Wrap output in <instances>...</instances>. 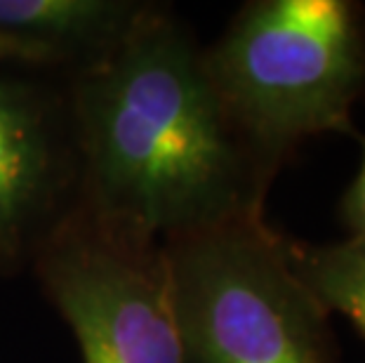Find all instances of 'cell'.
Instances as JSON below:
<instances>
[{"label":"cell","instance_id":"6","mask_svg":"<svg viewBox=\"0 0 365 363\" xmlns=\"http://www.w3.org/2000/svg\"><path fill=\"white\" fill-rule=\"evenodd\" d=\"M144 5L128 0H0V64L88 66Z\"/></svg>","mask_w":365,"mask_h":363},{"label":"cell","instance_id":"7","mask_svg":"<svg viewBox=\"0 0 365 363\" xmlns=\"http://www.w3.org/2000/svg\"><path fill=\"white\" fill-rule=\"evenodd\" d=\"M294 274L325 314H341L365 337V241L304 245L287 241Z\"/></svg>","mask_w":365,"mask_h":363},{"label":"cell","instance_id":"3","mask_svg":"<svg viewBox=\"0 0 365 363\" xmlns=\"http://www.w3.org/2000/svg\"><path fill=\"white\" fill-rule=\"evenodd\" d=\"M160 245L186 363H337L328 314L262 205Z\"/></svg>","mask_w":365,"mask_h":363},{"label":"cell","instance_id":"8","mask_svg":"<svg viewBox=\"0 0 365 363\" xmlns=\"http://www.w3.org/2000/svg\"><path fill=\"white\" fill-rule=\"evenodd\" d=\"M341 220H344L349 234L365 241V140H363V158L354 182L341 196Z\"/></svg>","mask_w":365,"mask_h":363},{"label":"cell","instance_id":"1","mask_svg":"<svg viewBox=\"0 0 365 363\" xmlns=\"http://www.w3.org/2000/svg\"><path fill=\"white\" fill-rule=\"evenodd\" d=\"M85 210L165 243L262 205V173L224 109L205 50L165 10L144 5L128 31L78 68L71 97Z\"/></svg>","mask_w":365,"mask_h":363},{"label":"cell","instance_id":"2","mask_svg":"<svg viewBox=\"0 0 365 363\" xmlns=\"http://www.w3.org/2000/svg\"><path fill=\"white\" fill-rule=\"evenodd\" d=\"M231 123L271 177L294 146L354 133L365 92V7L351 0H257L205 50Z\"/></svg>","mask_w":365,"mask_h":363},{"label":"cell","instance_id":"4","mask_svg":"<svg viewBox=\"0 0 365 363\" xmlns=\"http://www.w3.org/2000/svg\"><path fill=\"white\" fill-rule=\"evenodd\" d=\"M38 276L83 363H186L160 243L81 208L41 238Z\"/></svg>","mask_w":365,"mask_h":363},{"label":"cell","instance_id":"5","mask_svg":"<svg viewBox=\"0 0 365 363\" xmlns=\"http://www.w3.org/2000/svg\"><path fill=\"white\" fill-rule=\"evenodd\" d=\"M64 144L54 106L34 83L0 71V262L48 234L64 187Z\"/></svg>","mask_w":365,"mask_h":363}]
</instances>
